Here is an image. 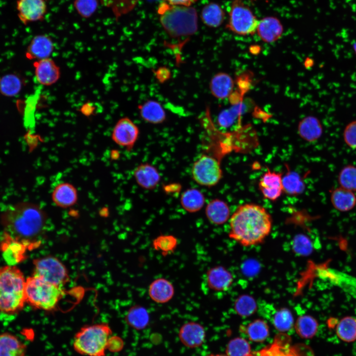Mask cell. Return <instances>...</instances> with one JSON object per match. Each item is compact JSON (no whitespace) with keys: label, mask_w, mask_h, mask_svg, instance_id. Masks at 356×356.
I'll return each instance as SVG.
<instances>
[{"label":"cell","mask_w":356,"mask_h":356,"mask_svg":"<svg viewBox=\"0 0 356 356\" xmlns=\"http://www.w3.org/2000/svg\"><path fill=\"white\" fill-rule=\"evenodd\" d=\"M229 237L242 246L262 243L270 232L271 215L264 207L246 203L238 207L230 217Z\"/></svg>","instance_id":"1"},{"label":"cell","mask_w":356,"mask_h":356,"mask_svg":"<svg viewBox=\"0 0 356 356\" xmlns=\"http://www.w3.org/2000/svg\"><path fill=\"white\" fill-rule=\"evenodd\" d=\"M46 219L45 211L39 205L29 202L9 206L0 215L4 234L27 246L42 232Z\"/></svg>","instance_id":"2"},{"label":"cell","mask_w":356,"mask_h":356,"mask_svg":"<svg viewBox=\"0 0 356 356\" xmlns=\"http://www.w3.org/2000/svg\"><path fill=\"white\" fill-rule=\"evenodd\" d=\"M26 280L22 272L15 266L0 268V311L14 314L19 312L26 302Z\"/></svg>","instance_id":"3"},{"label":"cell","mask_w":356,"mask_h":356,"mask_svg":"<svg viewBox=\"0 0 356 356\" xmlns=\"http://www.w3.org/2000/svg\"><path fill=\"white\" fill-rule=\"evenodd\" d=\"M158 13L162 26L173 38L191 36L197 30V12L193 7L163 2L158 6Z\"/></svg>","instance_id":"4"},{"label":"cell","mask_w":356,"mask_h":356,"mask_svg":"<svg viewBox=\"0 0 356 356\" xmlns=\"http://www.w3.org/2000/svg\"><path fill=\"white\" fill-rule=\"evenodd\" d=\"M112 331L106 323L84 326L74 336L72 346L78 354L85 356H105Z\"/></svg>","instance_id":"5"},{"label":"cell","mask_w":356,"mask_h":356,"mask_svg":"<svg viewBox=\"0 0 356 356\" xmlns=\"http://www.w3.org/2000/svg\"><path fill=\"white\" fill-rule=\"evenodd\" d=\"M65 294L62 287L35 275L26 279V302L33 307L45 311L55 310Z\"/></svg>","instance_id":"6"},{"label":"cell","mask_w":356,"mask_h":356,"mask_svg":"<svg viewBox=\"0 0 356 356\" xmlns=\"http://www.w3.org/2000/svg\"><path fill=\"white\" fill-rule=\"evenodd\" d=\"M33 275L63 288L69 279L67 269L57 258L48 256L37 259L33 262Z\"/></svg>","instance_id":"7"},{"label":"cell","mask_w":356,"mask_h":356,"mask_svg":"<svg viewBox=\"0 0 356 356\" xmlns=\"http://www.w3.org/2000/svg\"><path fill=\"white\" fill-rule=\"evenodd\" d=\"M226 28L240 35H252L257 30L259 21L242 0L232 1Z\"/></svg>","instance_id":"8"},{"label":"cell","mask_w":356,"mask_h":356,"mask_svg":"<svg viewBox=\"0 0 356 356\" xmlns=\"http://www.w3.org/2000/svg\"><path fill=\"white\" fill-rule=\"evenodd\" d=\"M220 162V160L212 155H202L192 166V178L196 183L202 186H215L222 177Z\"/></svg>","instance_id":"9"},{"label":"cell","mask_w":356,"mask_h":356,"mask_svg":"<svg viewBox=\"0 0 356 356\" xmlns=\"http://www.w3.org/2000/svg\"><path fill=\"white\" fill-rule=\"evenodd\" d=\"M250 356H314L312 350L304 344L291 345L289 336L278 334L273 343Z\"/></svg>","instance_id":"10"},{"label":"cell","mask_w":356,"mask_h":356,"mask_svg":"<svg viewBox=\"0 0 356 356\" xmlns=\"http://www.w3.org/2000/svg\"><path fill=\"white\" fill-rule=\"evenodd\" d=\"M138 127L130 118L123 117L115 124L111 134L113 141L117 145L130 151L138 139Z\"/></svg>","instance_id":"11"},{"label":"cell","mask_w":356,"mask_h":356,"mask_svg":"<svg viewBox=\"0 0 356 356\" xmlns=\"http://www.w3.org/2000/svg\"><path fill=\"white\" fill-rule=\"evenodd\" d=\"M16 8L18 19L24 25L43 21L47 11L45 0H17Z\"/></svg>","instance_id":"12"},{"label":"cell","mask_w":356,"mask_h":356,"mask_svg":"<svg viewBox=\"0 0 356 356\" xmlns=\"http://www.w3.org/2000/svg\"><path fill=\"white\" fill-rule=\"evenodd\" d=\"M282 174L267 170L261 177L258 187L263 197L272 201L277 200L283 193Z\"/></svg>","instance_id":"13"},{"label":"cell","mask_w":356,"mask_h":356,"mask_svg":"<svg viewBox=\"0 0 356 356\" xmlns=\"http://www.w3.org/2000/svg\"><path fill=\"white\" fill-rule=\"evenodd\" d=\"M33 66L36 79L42 85H52L60 78V68L50 57L35 61Z\"/></svg>","instance_id":"14"},{"label":"cell","mask_w":356,"mask_h":356,"mask_svg":"<svg viewBox=\"0 0 356 356\" xmlns=\"http://www.w3.org/2000/svg\"><path fill=\"white\" fill-rule=\"evenodd\" d=\"M53 49L54 44L49 36L38 35L35 36L29 44L26 56L28 59L35 61L49 58Z\"/></svg>","instance_id":"15"},{"label":"cell","mask_w":356,"mask_h":356,"mask_svg":"<svg viewBox=\"0 0 356 356\" xmlns=\"http://www.w3.org/2000/svg\"><path fill=\"white\" fill-rule=\"evenodd\" d=\"M178 336L181 343L190 348L200 346L204 342L206 332L200 324L189 322L183 324L180 328Z\"/></svg>","instance_id":"16"},{"label":"cell","mask_w":356,"mask_h":356,"mask_svg":"<svg viewBox=\"0 0 356 356\" xmlns=\"http://www.w3.org/2000/svg\"><path fill=\"white\" fill-rule=\"evenodd\" d=\"M78 198L76 188L72 184L64 182L58 184L53 189L51 199L53 203L61 208L74 206Z\"/></svg>","instance_id":"17"},{"label":"cell","mask_w":356,"mask_h":356,"mask_svg":"<svg viewBox=\"0 0 356 356\" xmlns=\"http://www.w3.org/2000/svg\"><path fill=\"white\" fill-rule=\"evenodd\" d=\"M134 176L137 183L142 188L151 190L159 183L160 175L158 170L149 163H142L134 170Z\"/></svg>","instance_id":"18"},{"label":"cell","mask_w":356,"mask_h":356,"mask_svg":"<svg viewBox=\"0 0 356 356\" xmlns=\"http://www.w3.org/2000/svg\"><path fill=\"white\" fill-rule=\"evenodd\" d=\"M283 31V26L280 21L272 16L265 17L259 21L256 30L262 40L269 43L279 39Z\"/></svg>","instance_id":"19"},{"label":"cell","mask_w":356,"mask_h":356,"mask_svg":"<svg viewBox=\"0 0 356 356\" xmlns=\"http://www.w3.org/2000/svg\"><path fill=\"white\" fill-rule=\"evenodd\" d=\"M233 281L232 274L222 266L210 269L207 273V282L211 289L217 291L228 289Z\"/></svg>","instance_id":"20"},{"label":"cell","mask_w":356,"mask_h":356,"mask_svg":"<svg viewBox=\"0 0 356 356\" xmlns=\"http://www.w3.org/2000/svg\"><path fill=\"white\" fill-rule=\"evenodd\" d=\"M321 274L323 278L329 279L332 284L356 298V277L337 270L323 268L321 269Z\"/></svg>","instance_id":"21"},{"label":"cell","mask_w":356,"mask_h":356,"mask_svg":"<svg viewBox=\"0 0 356 356\" xmlns=\"http://www.w3.org/2000/svg\"><path fill=\"white\" fill-rule=\"evenodd\" d=\"M27 347L17 336L9 333L0 334V356H26Z\"/></svg>","instance_id":"22"},{"label":"cell","mask_w":356,"mask_h":356,"mask_svg":"<svg viewBox=\"0 0 356 356\" xmlns=\"http://www.w3.org/2000/svg\"><path fill=\"white\" fill-rule=\"evenodd\" d=\"M234 81L231 77L224 72L215 75L210 83V91L214 96L218 99L229 97L233 92Z\"/></svg>","instance_id":"23"},{"label":"cell","mask_w":356,"mask_h":356,"mask_svg":"<svg viewBox=\"0 0 356 356\" xmlns=\"http://www.w3.org/2000/svg\"><path fill=\"white\" fill-rule=\"evenodd\" d=\"M174 287L167 279L159 278L150 284L148 294L150 298L158 303H165L169 301L174 295Z\"/></svg>","instance_id":"24"},{"label":"cell","mask_w":356,"mask_h":356,"mask_svg":"<svg viewBox=\"0 0 356 356\" xmlns=\"http://www.w3.org/2000/svg\"><path fill=\"white\" fill-rule=\"evenodd\" d=\"M205 214L211 223L221 225L229 219L230 209L226 202L219 199H215L210 201L207 205Z\"/></svg>","instance_id":"25"},{"label":"cell","mask_w":356,"mask_h":356,"mask_svg":"<svg viewBox=\"0 0 356 356\" xmlns=\"http://www.w3.org/2000/svg\"><path fill=\"white\" fill-rule=\"evenodd\" d=\"M330 201L335 209L346 212L352 210L356 206V196L354 192L340 186L331 192Z\"/></svg>","instance_id":"26"},{"label":"cell","mask_w":356,"mask_h":356,"mask_svg":"<svg viewBox=\"0 0 356 356\" xmlns=\"http://www.w3.org/2000/svg\"><path fill=\"white\" fill-rule=\"evenodd\" d=\"M298 131L302 138L308 142H313L320 137L323 129L320 122L317 118L309 116L299 122Z\"/></svg>","instance_id":"27"},{"label":"cell","mask_w":356,"mask_h":356,"mask_svg":"<svg viewBox=\"0 0 356 356\" xmlns=\"http://www.w3.org/2000/svg\"><path fill=\"white\" fill-rule=\"evenodd\" d=\"M139 114L146 122L158 124L166 119L165 111L161 104L153 100H148L138 106Z\"/></svg>","instance_id":"28"},{"label":"cell","mask_w":356,"mask_h":356,"mask_svg":"<svg viewBox=\"0 0 356 356\" xmlns=\"http://www.w3.org/2000/svg\"><path fill=\"white\" fill-rule=\"evenodd\" d=\"M180 201L181 206L185 211L195 213L200 210L203 207L205 198L199 190L190 188L182 193Z\"/></svg>","instance_id":"29"},{"label":"cell","mask_w":356,"mask_h":356,"mask_svg":"<svg viewBox=\"0 0 356 356\" xmlns=\"http://www.w3.org/2000/svg\"><path fill=\"white\" fill-rule=\"evenodd\" d=\"M224 12L221 6L215 2L206 4L202 9L201 18L203 22L212 28H217L223 22Z\"/></svg>","instance_id":"30"},{"label":"cell","mask_w":356,"mask_h":356,"mask_svg":"<svg viewBox=\"0 0 356 356\" xmlns=\"http://www.w3.org/2000/svg\"><path fill=\"white\" fill-rule=\"evenodd\" d=\"M336 334L339 339L346 343L356 341V318L347 316L337 322Z\"/></svg>","instance_id":"31"},{"label":"cell","mask_w":356,"mask_h":356,"mask_svg":"<svg viewBox=\"0 0 356 356\" xmlns=\"http://www.w3.org/2000/svg\"><path fill=\"white\" fill-rule=\"evenodd\" d=\"M287 167V172L284 176H282L283 192L292 196L299 195L305 189L304 182L298 173L291 171Z\"/></svg>","instance_id":"32"},{"label":"cell","mask_w":356,"mask_h":356,"mask_svg":"<svg viewBox=\"0 0 356 356\" xmlns=\"http://www.w3.org/2000/svg\"><path fill=\"white\" fill-rule=\"evenodd\" d=\"M244 108L243 102L241 101L232 104V106L230 108L222 111L217 118L218 126L223 129L231 127L237 119L240 120Z\"/></svg>","instance_id":"33"},{"label":"cell","mask_w":356,"mask_h":356,"mask_svg":"<svg viewBox=\"0 0 356 356\" xmlns=\"http://www.w3.org/2000/svg\"><path fill=\"white\" fill-rule=\"evenodd\" d=\"M241 328L250 340L257 342L265 340L269 333L267 323L261 319H256L246 326H242Z\"/></svg>","instance_id":"34"},{"label":"cell","mask_w":356,"mask_h":356,"mask_svg":"<svg viewBox=\"0 0 356 356\" xmlns=\"http://www.w3.org/2000/svg\"><path fill=\"white\" fill-rule=\"evenodd\" d=\"M126 320L131 327L140 330L144 328L148 324L149 315L144 308L135 306L129 310L126 316Z\"/></svg>","instance_id":"35"},{"label":"cell","mask_w":356,"mask_h":356,"mask_svg":"<svg viewBox=\"0 0 356 356\" xmlns=\"http://www.w3.org/2000/svg\"><path fill=\"white\" fill-rule=\"evenodd\" d=\"M318 327L317 321L310 315L299 316L295 323L296 333L303 338H312L315 335Z\"/></svg>","instance_id":"36"},{"label":"cell","mask_w":356,"mask_h":356,"mask_svg":"<svg viewBox=\"0 0 356 356\" xmlns=\"http://www.w3.org/2000/svg\"><path fill=\"white\" fill-rule=\"evenodd\" d=\"M139 0H99L101 5L109 8L116 20L130 12Z\"/></svg>","instance_id":"37"},{"label":"cell","mask_w":356,"mask_h":356,"mask_svg":"<svg viewBox=\"0 0 356 356\" xmlns=\"http://www.w3.org/2000/svg\"><path fill=\"white\" fill-rule=\"evenodd\" d=\"M234 307L238 315L242 317H248L256 312L257 304L253 297L245 294L237 298Z\"/></svg>","instance_id":"38"},{"label":"cell","mask_w":356,"mask_h":356,"mask_svg":"<svg viewBox=\"0 0 356 356\" xmlns=\"http://www.w3.org/2000/svg\"><path fill=\"white\" fill-rule=\"evenodd\" d=\"M275 328L281 332L291 329L294 325V318L291 311L285 308L277 310L272 319Z\"/></svg>","instance_id":"39"},{"label":"cell","mask_w":356,"mask_h":356,"mask_svg":"<svg viewBox=\"0 0 356 356\" xmlns=\"http://www.w3.org/2000/svg\"><path fill=\"white\" fill-rule=\"evenodd\" d=\"M21 88V80L15 75H6L0 79V92L3 95H15L19 92Z\"/></svg>","instance_id":"40"},{"label":"cell","mask_w":356,"mask_h":356,"mask_svg":"<svg viewBox=\"0 0 356 356\" xmlns=\"http://www.w3.org/2000/svg\"><path fill=\"white\" fill-rule=\"evenodd\" d=\"M340 187L353 192L356 191V167L349 165L343 167L338 175Z\"/></svg>","instance_id":"41"},{"label":"cell","mask_w":356,"mask_h":356,"mask_svg":"<svg viewBox=\"0 0 356 356\" xmlns=\"http://www.w3.org/2000/svg\"><path fill=\"white\" fill-rule=\"evenodd\" d=\"M227 356H250L252 354L250 344L242 338H235L228 343L225 350Z\"/></svg>","instance_id":"42"},{"label":"cell","mask_w":356,"mask_h":356,"mask_svg":"<svg viewBox=\"0 0 356 356\" xmlns=\"http://www.w3.org/2000/svg\"><path fill=\"white\" fill-rule=\"evenodd\" d=\"M99 0H74L73 6L82 18H89L96 11Z\"/></svg>","instance_id":"43"},{"label":"cell","mask_w":356,"mask_h":356,"mask_svg":"<svg viewBox=\"0 0 356 356\" xmlns=\"http://www.w3.org/2000/svg\"><path fill=\"white\" fill-rule=\"evenodd\" d=\"M177 245V240L172 235L160 236L153 242V246L155 249L166 253L173 251Z\"/></svg>","instance_id":"44"},{"label":"cell","mask_w":356,"mask_h":356,"mask_svg":"<svg viewBox=\"0 0 356 356\" xmlns=\"http://www.w3.org/2000/svg\"><path fill=\"white\" fill-rule=\"evenodd\" d=\"M293 249L297 254L308 255L312 252V246L307 236L298 234L293 239Z\"/></svg>","instance_id":"45"},{"label":"cell","mask_w":356,"mask_h":356,"mask_svg":"<svg viewBox=\"0 0 356 356\" xmlns=\"http://www.w3.org/2000/svg\"><path fill=\"white\" fill-rule=\"evenodd\" d=\"M343 138L349 147L356 149V120L350 122L346 126L344 130Z\"/></svg>","instance_id":"46"},{"label":"cell","mask_w":356,"mask_h":356,"mask_svg":"<svg viewBox=\"0 0 356 356\" xmlns=\"http://www.w3.org/2000/svg\"><path fill=\"white\" fill-rule=\"evenodd\" d=\"M124 347V342L121 338L111 335L109 339L107 350L111 352L116 353L121 351Z\"/></svg>","instance_id":"47"},{"label":"cell","mask_w":356,"mask_h":356,"mask_svg":"<svg viewBox=\"0 0 356 356\" xmlns=\"http://www.w3.org/2000/svg\"><path fill=\"white\" fill-rule=\"evenodd\" d=\"M166 2L176 5H181L184 6H190L193 3L195 2L197 0H164Z\"/></svg>","instance_id":"48"},{"label":"cell","mask_w":356,"mask_h":356,"mask_svg":"<svg viewBox=\"0 0 356 356\" xmlns=\"http://www.w3.org/2000/svg\"><path fill=\"white\" fill-rule=\"evenodd\" d=\"M157 78L159 80H161L162 82H163V81H165L166 79H168L169 77H170V72L169 70H168V69L167 68H165L163 74H162L161 68H160L157 71Z\"/></svg>","instance_id":"49"},{"label":"cell","mask_w":356,"mask_h":356,"mask_svg":"<svg viewBox=\"0 0 356 356\" xmlns=\"http://www.w3.org/2000/svg\"><path fill=\"white\" fill-rule=\"evenodd\" d=\"M93 110L94 107L90 103L85 104L81 109V112L83 114L87 116L92 114Z\"/></svg>","instance_id":"50"},{"label":"cell","mask_w":356,"mask_h":356,"mask_svg":"<svg viewBox=\"0 0 356 356\" xmlns=\"http://www.w3.org/2000/svg\"><path fill=\"white\" fill-rule=\"evenodd\" d=\"M209 356H227L226 355H223V354H212L210 355Z\"/></svg>","instance_id":"51"},{"label":"cell","mask_w":356,"mask_h":356,"mask_svg":"<svg viewBox=\"0 0 356 356\" xmlns=\"http://www.w3.org/2000/svg\"><path fill=\"white\" fill-rule=\"evenodd\" d=\"M353 46L354 50L356 54V42L353 44Z\"/></svg>","instance_id":"52"}]
</instances>
